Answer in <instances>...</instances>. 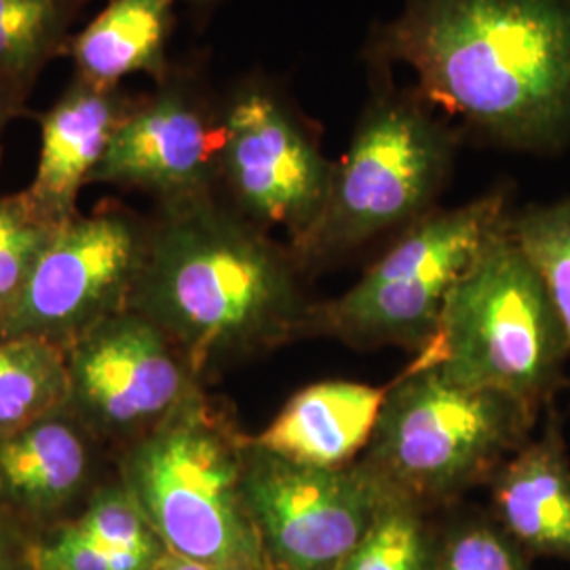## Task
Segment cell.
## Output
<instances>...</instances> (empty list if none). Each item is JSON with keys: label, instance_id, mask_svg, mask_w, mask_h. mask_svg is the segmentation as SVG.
I'll use <instances>...</instances> for the list:
<instances>
[{"label": "cell", "instance_id": "9c48e42d", "mask_svg": "<svg viewBox=\"0 0 570 570\" xmlns=\"http://www.w3.org/2000/svg\"><path fill=\"white\" fill-rule=\"evenodd\" d=\"M389 487L360 459L346 468H311L245 444L247 510L277 570H334L387 499Z\"/></svg>", "mask_w": 570, "mask_h": 570}, {"label": "cell", "instance_id": "30bf717a", "mask_svg": "<svg viewBox=\"0 0 570 570\" xmlns=\"http://www.w3.org/2000/svg\"><path fill=\"white\" fill-rule=\"evenodd\" d=\"M332 176L334 164L263 82H245L223 104L220 184L249 223L279 226L298 244L324 212Z\"/></svg>", "mask_w": 570, "mask_h": 570}, {"label": "cell", "instance_id": "ffe728a7", "mask_svg": "<svg viewBox=\"0 0 570 570\" xmlns=\"http://www.w3.org/2000/svg\"><path fill=\"white\" fill-rule=\"evenodd\" d=\"M421 510L423 505L389 490L372 527L334 570H435L440 550Z\"/></svg>", "mask_w": 570, "mask_h": 570}, {"label": "cell", "instance_id": "8992f818", "mask_svg": "<svg viewBox=\"0 0 570 570\" xmlns=\"http://www.w3.org/2000/svg\"><path fill=\"white\" fill-rule=\"evenodd\" d=\"M508 218L501 190L428 212L343 296L311 308L308 332L419 353L435 334L450 289Z\"/></svg>", "mask_w": 570, "mask_h": 570}, {"label": "cell", "instance_id": "603a6c76", "mask_svg": "<svg viewBox=\"0 0 570 570\" xmlns=\"http://www.w3.org/2000/svg\"><path fill=\"white\" fill-rule=\"evenodd\" d=\"M435 570H529L524 550L503 529L469 524L438 551Z\"/></svg>", "mask_w": 570, "mask_h": 570}, {"label": "cell", "instance_id": "d6986e66", "mask_svg": "<svg viewBox=\"0 0 570 570\" xmlns=\"http://www.w3.org/2000/svg\"><path fill=\"white\" fill-rule=\"evenodd\" d=\"M87 0H0V79L32 91L49 61L66 53Z\"/></svg>", "mask_w": 570, "mask_h": 570}, {"label": "cell", "instance_id": "4316f807", "mask_svg": "<svg viewBox=\"0 0 570 570\" xmlns=\"http://www.w3.org/2000/svg\"><path fill=\"white\" fill-rule=\"evenodd\" d=\"M180 2V0H178ZM186 2H195V4H204V2H207V0H186Z\"/></svg>", "mask_w": 570, "mask_h": 570}, {"label": "cell", "instance_id": "ac0fdd59", "mask_svg": "<svg viewBox=\"0 0 570 570\" xmlns=\"http://www.w3.org/2000/svg\"><path fill=\"white\" fill-rule=\"evenodd\" d=\"M66 404V348L35 336H0V438Z\"/></svg>", "mask_w": 570, "mask_h": 570}, {"label": "cell", "instance_id": "484cf974", "mask_svg": "<svg viewBox=\"0 0 570 570\" xmlns=\"http://www.w3.org/2000/svg\"><path fill=\"white\" fill-rule=\"evenodd\" d=\"M0 570H7V567H4V556H2V550H0Z\"/></svg>", "mask_w": 570, "mask_h": 570}, {"label": "cell", "instance_id": "d4e9b609", "mask_svg": "<svg viewBox=\"0 0 570 570\" xmlns=\"http://www.w3.org/2000/svg\"><path fill=\"white\" fill-rule=\"evenodd\" d=\"M153 570H245V569H228V567H218V564H205V562H197V560H188L183 556H176L171 551H167L164 558L155 564Z\"/></svg>", "mask_w": 570, "mask_h": 570}, {"label": "cell", "instance_id": "7a4b0ae2", "mask_svg": "<svg viewBox=\"0 0 570 570\" xmlns=\"http://www.w3.org/2000/svg\"><path fill=\"white\" fill-rule=\"evenodd\" d=\"M298 271L292 252L212 193L159 205L129 308L159 327L202 381L308 332L313 306Z\"/></svg>", "mask_w": 570, "mask_h": 570}, {"label": "cell", "instance_id": "4fadbf2b", "mask_svg": "<svg viewBox=\"0 0 570 570\" xmlns=\"http://www.w3.org/2000/svg\"><path fill=\"white\" fill-rule=\"evenodd\" d=\"M140 96L121 85H98L75 77L42 115L41 153L26 195L51 225H66L79 209V193Z\"/></svg>", "mask_w": 570, "mask_h": 570}, {"label": "cell", "instance_id": "6da1fadb", "mask_svg": "<svg viewBox=\"0 0 570 570\" xmlns=\"http://www.w3.org/2000/svg\"><path fill=\"white\" fill-rule=\"evenodd\" d=\"M379 49L494 142L550 150L570 138V0H407Z\"/></svg>", "mask_w": 570, "mask_h": 570}, {"label": "cell", "instance_id": "3957f363", "mask_svg": "<svg viewBox=\"0 0 570 570\" xmlns=\"http://www.w3.org/2000/svg\"><path fill=\"white\" fill-rule=\"evenodd\" d=\"M244 438L202 387L125 450L129 490L165 548L228 569L266 570L245 503Z\"/></svg>", "mask_w": 570, "mask_h": 570}, {"label": "cell", "instance_id": "9a60e30c", "mask_svg": "<svg viewBox=\"0 0 570 570\" xmlns=\"http://www.w3.org/2000/svg\"><path fill=\"white\" fill-rule=\"evenodd\" d=\"M387 389L351 381L308 385L252 440L301 465L346 468L367 449Z\"/></svg>", "mask_w": 570, "mask_h": 570}, {"label": "cell", "instance_id": "5bb4252c", "mask_svg": "<svg viewBox=\"0 0 570 570\" xmlns=\"http://www.w3.org/2000/svg\"><path fill=\"white\" fill-rule=\"evenodd\" d=\"M490 480L501 529L524 551L570 562V456L558 416Z\"/></svg>", "mask_w": 570, "mask_h": 570}, {"label": "cell", "instance_id": "2e32d148", "mask_svg": "<svg viewBox=\"0 0 570 570\" xmlns=\"http://www.w3.org/2000/svg\"><path fill=\"white\" fill-rule=\"evenodd\" d=\"M91 435L61 407L0 438V494L26 510L68 503L91 473Z\"/></svg>", "mask_w": 570, "mask_h": 570}, {"label": "cell", "instance_id": "8fae6325", "mask_svg": "<svg viewBox=\"0 0 570 570\" xmlns=\"http://www.w3.org/2000/svg\"><path fill=\"white\" fill-rule=\"evenodd\" d=\"M66 407L94 438L134 442L202 387L174 343L129 306L66 346Z\"/></svg>", "mask_w": 570, "mask_h": 570}, {"label": "cell", "instance_id": "e0dca14e", "mask_svg": "<svg viewBox=\"0 0 570 570\" xmlns=\"http://www.w3.org/2000/svg\"><path fill=\"white\" fill-rule=\"evenodd\" d=\"M178 0H108L81 32L72 35L66 56L75 77L98 85H121L127 77L148 75L164 81L167 41Z\"/></svg>", "mask_w": 570, "mask_h": 570}, {"label": "cell", "instance_id": "277c9868", "mask_svg": "<svg viewBox=\"0 0 570 570\" xmlns=\"http://www.w3.org/2000/svg\"><path fill=\"white\" fill-rule=\"evenodd\" d=\"M569 357L567 327L508 218L450 289L433 338L412 364L541 410Z\"/></svg>", "mask_w": 570, "mask_h": 570}, {"label": "cell", "instance_id": "ba28073f", "mask_svg": "<svg viewBox=\"0 0 570 570\" xmlns=\"http://www.w3.org/2000/svg\"><path fill=\"white\" fill-rule=\"evenodd\" d=\"M150 220L119 204L77 214L60 226L16 298L0 311V336L70 346L121 313L142 271Z\"/></svg>", "mask_w": 570, "mask_h": 570}, {"label": "cell", "instance_id": "44dd1931", "mask_svg": "<svg viewBox=\"0 0 570 570\" xmlns=\"http://www.w3.org/2000/svg\"><path fill=\"white\" fill-rule=\"evenodd\" d=\"M510 230L548 285L570 341V197L510 216Z\"/></svg>", "mask_w": 570, "mask_h": 570}, {"label": "cell", "instance_id": "cb8c5ba5", "mask_svg": "<svg viewBox=\"0 0 570 570\" xmlns=\"http://www.w3.org/2000/svg\"><path fill=\"white\" fill-rule=\"evenodd\" d=\"M28 91H23L18 85L0 79V155H2V138L11 121H16L26 110Z\"/></svg>", "mask_w": 570, "mask_h": 570}, {"label": "cell", "instance_id": "7402d4cb", "mask_svg": "<svg viewBox=\"0 0 570 570\" xmlns=\"http://www.w3.org/2000/svg\"><path fill=\"white\" fill-rule=\"evenodd\" d=\"M58 230L60 226L42 218L26 190L0 195V311L16 298Z\"/></svg>", "mask_w": 570, "mask_h": 570}, {"label": "cell", "instance_id": "5b68a950", "mask_svg": "<svg viewBox=\"0 0 570 570\" xmlns=\"http://www.w3.org/2000/svg\"><path fill=\"white\" fill-rule=\"evenodd\" d=\"M539 410L410 364L387 389L362 461L419 505L492 478L530 440Z\"/></svg>", "mask_w": 570, "mask_h": 570}, {"label": "cell", "instance_id": "7c38bea8", "mask_svg": "<svg viewBox=\"0 0 570 570\" xmlns=\"http://www.w3.org/2000/svg\"><path fill=\"white\" fill-rule=\"evenodd\" d=\"M223 108L167 72L125 117L89 184L153 195L159 205L216 193L220 184Z\"/></svg>", "mask_w": 570, "mask_h": 570}, {"label": "cell", "instance_id": "52a82bcc", "mask_svg": "<svg viewBox=\"0 0 570 570\" xmlns=\"http://www.w3.org/2000/svg\"><path fill=\"white\" fill-rule=\"evenodd\" d=\"M454 140L416 100L387 98L364 112L345 157L334 165L320 220L292 245L301 268L423 218L449 176Z\"/></svg>", "mask_w": 570, "mask_h": 570}]
</instances>
